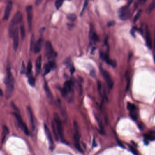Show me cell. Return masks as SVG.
I'll list each match as a JSON object with an SVG mask.
<instances>
[{
	"mask_svg": "<svg viewBox=\"0 0 155 155\" xmlns=\"http://www.w3.org/2000/svg\"><path fill=\"white\" fill-rule=\"evenodd\" d=\"M7 77L5 80V82L6 85V96L8 98L12 95L13 91V79L10 67L9 66L7 68Z\"/></svg>",
	"mask_w": 155,
	"mask_h": 155,
	"instance_id": "cell-1",
	"label": "cell"
},
{
	"mask_svg": "<svg viewBox=\"0 0 155 155\" xmlns=\"http://www.w3.org/2000/svg\"><path fill=\"white\" fill-rule=\"evenodd\" d=\"M74 128V146L75 148L79 152L82 153L83 151L81 148V145H80V134L79 128L78 126L77 122L75 121L73 123Z\"/></svg>",
	"mask_w": 155,
	"mask_h": 155,
	"instance_id": "cell-2",
	"label": "cell"
},
{
	"mask_svg": "<svg viewBox=\"0 0 155 155\" xmlns=\"http://www.w3.org/2000/svg\"><path fill=\"white\" fill-rule=\"evenodd\" d=\"M73 93V84L71 80L66 81L64 84L63 88L61 90L62 96L67 98L69 95H71Z\"/></svg>",
	"mask_w": 155,
	"mask_h": 155,
	"instance_id": "cell-3",
	"label": "cell"
},
{
	"mask_svg": "<svg viewBox=\"0 0 155 155\" xmlns=\"http://www.w3.org/2000/svg\"><path fill=\"white\" fill-rule=\"evenodd\" d=\"M54 120L55 125L56 126V129L58 133V136L61 141H64V134H63V127L61 121H60L59 116L57 114L55 113L54 115Z\"/></svg>",
	"mask_w": 155,
	"mask_h": 155,
	"instance_id": "cell-4",
	"label": "cell"
},
{
	"mask_svg": "<svg viewBox=\"0 0 155 155\" xmlns=\"http://www.w3.org/2000/svg\"><path fill=\"white\" fill-rule=\"evenodd\" d=\"M118 16L121 20L126 21L128 20L130 16V11L129 6H123L118 10Z\"/></svg>",
	"mask_w": 155,
	"mask_h": 155,
	"instance_id": "cell-5",
	"label": "cell"
},
{
	"mask_svg": "<svg viewBox=\"0 0 155 155\" xmlns=\"http://www.w3.org/2000/svg\"><path fill=\"white\" fill-rule=\"evenodd\" d=\"M13 114L14 116H15V117L17 119L18 124L19 127L21 128L22 130L24 131V133L27 135H28L29 134V130H28V128L27 126V125L25 124V123H24V121H23V120L22 119V117H21V116L18 113H13Z\"/></svg>",
	"mask_w": 155,
	"mask_h": 155,
	"instance_id": "cell-6",
	"label": "cell"
},
{
	"mask_svg": "<svg viewBox=\"0 0 155 155\" xmlns=\"http://www.w3.org/2000/svg\"><path fill=\"white\" fill-rule=\"evenodd\" d=\"M100 71L104 79L106 82L108 88L109 89H112L113 86V82L112 80L111 75L108 71L105 70L103 69V68H101Z\"/></svg>",
	"mask_w": 155,
	"mask_h": 155,
	"instance_id": "cell-7",
	"label": "cell"
},
{
	"mask_svg": "<svg viewBox=\"0 0 155 155\" xmlns=\"http://www.w3.org/2000/svg\"><path fill=\"white\" fill-rule=\"evenodd\" d=\"M45 53L47 57L49 59L55 57L56 56V53L54 52L50 41H47L45 43Z\"/></svg>",
	"mask_w": 155,
	"mask_h": 155,
	"instance_id": "cell-8",
	"label": "cell"
},
{
	"mask_svg": "<svg viewBox=\"0 0 155 155\" xmlns=\"http://www.w3.org/2000/svg\"><path fill=\"white\" fill-rule=\"evenodd\" d=\"M127 108L129 111L131 117L134 121L137 120L138 116H137V108L135 107V105L133 104L128 103L127 104Z\"/></svg>",
	"mask_w": 155,
	"mask_h": 155,
	"instance_id": "cell-9",
	"label": "cell"
},
{
	"mask_svg": "<svg viewBox=\"0 0 155 155\" xmlns=\"http://www.w3.org/2000/svg\"><path fill=\"white\" fill-rule=\"evenodd\" d=\"M44 130L45 133H46V135H47V138L48 140L50 150L51 151H53V150H54V147H55L54 142H53V140L52 134H51L50 130H49L48 127L47 126V125L45 124H44Z\"/></svg>",
	"mask_w": 155,
	"mask_h": 155,
	"instance_id": "cell-10",
	"label": "cell"
},
{
	"mask_svg": "<svg viewBox=\"0 0 155 155\" xmlns=\"http://www.w3.org/2000/svg\"><path fill=\"white\" fill-rule=\"evenodd\" d=\"M27 14V22L28 27L30 30H31L32 27V18H33V9L32 6H29L26 8Z\"/></svg>",
	"mask_w": 155,
	"mask_h": 155,
	"instance_id": "cell-11",
	"label": "cell"
},
{
	"mask_svg": "<svg viewBox=\"0 0 155 155\" xmlns=\"http://www.w3.org/2000/svg\"><path fill=\"white\" fill-rule=\"evenodd\" d=\"M13 8V2L11 1H9L7 2L5 10L4 16L3 19L4 20H7L8 19L10 15V12Z\"/></svg>",
	"mask_w": 155,
	"mask_h": 155,
	"instance_id": "cell-12",
	"label": "cell"
},
{
	"mask_svg": "<svg viewBox=\"0 0 155 155\" xmlns=\"http://www.w3.org/2000/svg\"><path fill=\"white\" fill-rule=\"evenodd\" d=\"M22 20V14L21 12H18L15 15L12 21L10 22V24L16 26L21 22Z\"/></svg>",
	"mask_w": 155,
	"mask_h": 155,
	"instance_id": "cell-13",
	"label": "cell"
},
{
	"mask_svg": "<svg viewBox=\"0 0 155 155\" xmlns=\"http://www.w3.org/2000/svg\"><path fill=\"white\" fill-rule=\"evenodd\" d=\"M100 56L101 58L104 60L107 64H108L109 65L112 66L113 67H115L116 66V62L110 59L107 54L101 52Z\"/></svg>",
	"mask_w": 155,
	"mask_h": 155,
	"instance_id": "cell-14",
	"label": "cell"
},
{
	"mask_svg": "<svg viewBox=\"0 0 155 155\" xmlns=\"http://www.w3.org/2000/svg\"><path fill=\"white\" fill-rule=\"evenodd\" d=\"M13 37V38L14 49L16 51L19 45V31L17 27L16 28Z\"/></svg>",
	"mask_w": 155,
	"mask_h": 155,
	"instance_id": "cell-15",
	"label": "cell"
},
{
	"mask_svg": "<svg viewBox=\"0 0 155 155\" xmlns=\"http://www.w3.org/2000/svg\"><path fill=\"white\" fill-rule=\"evenodd\" d=\"M43 40L42 39L40 38L37 40L36 44H35L33 49V52L35 53H38L40 52L43 47Z\"/></svg>",
	"mask_w": 155,
	"mask_h": 155,
	"instance_id": "cell-16",
	"label": "cell"
},
{
	"mask_svg": "<svg viewBox=\"0 0 155 155\" xmlns=\"http://www.w3.org/2000/svg\"><path fill=\"white\" fill-rule=\"evenodd\" d=\"M44 87L45 91V93H46V96H47V98L49 100V101H52V94L50 88H49V87L47 83V82H46V81L45 82L44 84Z\"/></svg>",
	"mask_w": 155,
	"mask_h": 155,
	"instance_id": "cell-17",
	"label": "cell"
},
{
	"mask_svg": "<svg viewBox=\"0 0 155 155\" xmlns=\"http://www.w3.org/2000/svg\"><path fill=\"white\" fill-rule=\"evenodd\" d=\"M55 66V63L54 61H49L47 64H46L44 67V75L50 73L52 69L54 68Z\"/></svg>",
	"mask_w": 155,
	"mask_h": 155,
	"instance_id": "cell-18",
	"label": "cell"
},
{
	"mask_svg": "<svg viewBox=\"0 0 155 155\" xmlns=\"http://www.w3.org/2000/svg\"><path fill=\"white\" fill-rule=\"evenodd\" d=\"M151 36L149 29H148V28H147V27L146 31V42H147V46L150 49H151L152 47V41Z\"/></svg>",
	"mask_w": 155,
	"mask_h": 155,
	"instance_id": "cell-19",
	"label": "cell"
},
{
	"mask_svg": "<svg viewBox=\"0 0 155 155\" xmlns=\"http://www.w3.org/2000/svg\"><path fill=\"white\" fill-rule=\"evenodd\" d=\"M27 115H28V117H29L30 123L31 124L32 128H34V119H33V115L32 110L30 107H28L27 108Z\"/></svg>",
	"mask_w": 155,
	"mask_h": 155,
	"instance_id": "cell-20",
	"label": "cell"
},
{
	"mask_svg": "<svg viewBox=\"0 0 155 155\" xmlns=\"http://www.w3.org/2000/svg\"><path fill=\"white\" fill-rule=\"evenodd\" d=\"M41 61H42V58L41 56H40L37 58L36 61V73L37 75L39 74L41 69Z\"/></svg>",
	"mask_w": 155,
	"mask_h": 155,
	"instance_id": "cell-21",
	"label": "cell"
},
{
	"mask_svg": "<svg viewBox=\"0 0 155 155\" xmlns=\"http://www.w3.org/2000/svg\"><path fill=\"white\" fill-rule=\"evenodd\" d=\"M8 133L9 130L8 128L5 126H3V131H2V135H1V140H2V142L3 143L5 142L6 135L8 134Z\"/></svg>",
	"mask_w": 155,
	"mask_h": 155,
	"instance_id": "cell-22",
	"label": "cell"
},
{
	"mask_svg": "<svg viewBox=\"0 0 155 155\" xmlns=\"http://www.w3.org/2000/svg\"><path fill=\"white\" fill-rule=\"evenodd\" d=\"M52 127L53 132V134H54V137H55V139H56V141H58V139H59V136H58V133H57L56 127H55V124L53 123V122H52Z\"/></svg>",
	"mask_w": 155,
	"mask_h": 155,
	"instance_id": "cell-23",
	"label": "cell"
},
{
	"mask_svg": "<svg viewBox=\"0 0 155 155\" xmlns=\"http://www.w3.org/2000/svg\"><path fill=\"white\" fill-rule=\"evenodd\" d=\"M155 0H153L152 2L150 4V5L149 6L147 10V14L151 13V12H152V10L154 9L155 7Z\"/></svg>",
	"mask_w": 155,
	"mask_h": 155,
	"instance_id": "cell-24",
	"label": "cell"
},
{
	"mask_svg": "<svg viewBox=\"0 0 155 155\" xmlns=\"http://www.w3.org/2000/svg\"><path fill=\"white\" fill-rule=\"evenodd\" d=\"M32 63H31V61H29L28 64H27V70H26V73L27 75H29L31 73V70H32Z\"/></svg>",
	"mask_w": 155,
	"mask_h": 155,
	"instance_id": "cell-25",
	"label": "cell"
},
{
	"mask_svg": "<svg viewBox=\"0 0 155 155\" xmlns=\"http://www.w3.org/2000/svg\"><path fill=\"white\" fill-rule=\"evenodd\" d=\"M91 38L94 42H97L99 40V38L98 35L95 32H92L91 35Z\"/></svg>",
	"mask_w": 155,
	"mask_h": 155,
	"instance_id": "cell-26",
	"label": "cell"
},
{
	"mask_svg": "<svg viewBox=\"0 0 155 155\" xmlns=\"http://www.w3.org/2000/svg\"><path fill=\"white\" fill-rule=\"evenodd\" d=\"M142 10H138V12L136 14L133 19L134 22V23H135V22H137L138 20V19L140 17L141 15H142Z\"/></svg>",
	"mask_w": 155,
	"mask_h": 155,
	"instance_id": "cell-27",
	"label": "cell"
},
{
	"mask_svg": "<svg viewBox=\"0 0 155 155\" xmlns=\"http://www.w3.org/2000/svg\"><path fill=\"white\" fill-rule=\"evenodd\" d=\"M63 1H64V0H56V2H55V6L57 9H58L61 7L63 4Z\"/></svg>",
	"mask_w": 155,
	"mask_h": 155,
	"instance_id": "cell-28",
	"label": "cell"
},
{
	"mask_svg": "<svg viewBox=\"0 0 155 155\" xmlns=\"http://www.w3.org/2000/svg\"><path fill=\"white\" fill-rule=\"evenodd\" d=\"M20 30H21V34L22 39H24L26 36V31H25L24 26H21Z\"/></svg>",
	"mask_w": 155,
	"mask_h": 155,
	"instance_id": "cell-29",
	"label": "cell"
},
{
	"mask_svg": "<svg viewBox=\"0 0 155 155\" xmlns=\"http://www.w3.org/2000/svg\"><path fill=\"white\" fill-rule=\"evenodd\" d=\"M95 118H96V120H97V122H98V124H99L100 128L101 131V132H102V133H103V125H102L101 121L99 119V118H98V117H97V115H95Z\"/></svg>",
	"mask_w": 155,
	"mask_h": 155,
	"instance_id": "cell-30",
	"label": "cell"
},
{
	"mask_svg": "<svg viewBox=\"0 0 155 155\" xmlns=\"http://www.w3.org/2000/svg\"><path fill=\"white\" fill-rule=\"evenodd\" d=\"M153 134H154V132L152 134H147L145 135V138L147 140H150V141H154L155 140V138H154V135H152Z\"/></svg>",
	"mask_w": 155,
	"mask_h": 155,
	"instance_id": "cell-31",
	"label": "cell"
},
{
	"mask_svg": "<svg viewBox=\"0 0 155 155\" xmlns=\"http://www.w3.org/2000/svg\"><path fill=\"white\" fill-rule=\"evenodd\" d=\"M67 18L69 20H70L71 22H73L75 20H76L77 18V16L75 14H70L68 15L67 16Z\"/></svg>",
	"mask_w": 155,
	"mask_h": 155,
	"instance_id": "cell-32",
	"label": "cell"
},
{
	"mask_svg": "<svg viewBox=\"0 0 155 155\" xmlns=\"http://www.w3.org/2000/svg\"><path fill=\"white\" fill-rule=\"evenodd\" d=\"M126 82H127V85H126V90H128L130 84V78L129 75H128V72H126Z\"/></svg>",
	"mask_w": 155,
	"mask_h": 155,
	"instance_id": "cell-33",
	"label": "cell"
},
{
	"mask_svg": "<svg viewBox=\"0 0 155 155\" xmlns=\"http://www.w3.org/2000/svg\"><path fill=\"white\" fill-rule=\"evenodd\" d=\"M28 82L31 86H34L35 84V81L34 78L32 77H30L28 79Z\"/></svg>",
	"mask_w": 155,
	"mask_h": 155,
	"instance_id": "cell-34",
	"label": "cell"
},
{
	"mask_svg": "<svg viewBox=\"0 0 155 155\" xmlns=\"http://www.w3.org/2000/svg\"><path fill=\"white\" fill-rule=\"evenodd\" d=\"M34 37L32 36L31 39V41H30V49L31 51H33V47L34 46Z\"/></svg>",
	"mask_w": 155,
	"mask_h": 155,
	"instance_id": "cell-35",
	"label": "cell"
},
{
	"mask_svg": "<svg viewBox=\"0 0 155 155\" xmlns=\"http://www.w3.org/2000/svg\"><path fill=\"white\" fill-rule=\"evenodd\" d=\"M26 71V68H25V64L24 62H22V68H21V73L22 74H24Z\"/></svg>",
	"mask_w": 155,
	"mask_h": 155,
	"instance_id": "cell-36",
	"label": "cell"
},
{
	"mask_svg": "<svg viewBox=\"0 0 155 155\" xmlns=\"http://www.w3.org/2000/svg\"><path fill=\"white\" fill-rule=\"evenodd\" d=\"M12 107H13V109L15 111V112H17L18 113V112H19V110L16 107V105H15V104L14 103H12Z\"/></svg>",
	"mask_w": 155,
	"mask_h": 155,
	"instance_id": "cell-37",
	"label": "cell"
},
{
	"mask_svg": "<svg viewBox=\"0 0 155 155\" xmlns=\"http://www.w3.org/2000/svg\"><path fill=\"white\" fill-rule=\"evenodd\" d=\"M132 153H133L134 154H135V155H137L138 154V152H137V151H136L134 147H131V146H130L129 147Z\"/></svg>",
	"mask_w": 155,
	"mask_h": 155,
	"instance_id": "cell-38",
	"label": "cell"
},
{
	"mask_svg": "<svg viewBox=\"0 0 155 155\" xmlns=\"http://www.w3.org/2000/svg\"><path fill=\"white\" fill-rule=\"evenodd\" d=\"M87 0H86V1H85V3H84V6H83V7L82 10L81 15H82V13L84 12V10H85L86 7H87Z\"/></svg>",
	"mask_w": 155,
	"mask_h": 155,
	"instance_id": "cell-39",
	"label": "cell"
},
{
	"mask_svg": "<svg viewBox=\"0 0 155 155\" xmlns=\"http://www.w3.org/2000/svg\"><path fill=\"white\" fill-rule=\"evenodd\" d=\"M43 0H36V5H39L41 2H43Z\"/></svg>",
	"mask_w": 155,
	"mask_h": 155,
	"instance_id": "cell-40",
	"label": "cell"
},
{
	"mask_svg": "<svg viewBox=\"0 0 155 155\" xmlns=\"http://www.w3.org/2000/svg\"><path fill=\"white\" fill-rule=\"evenodd\" d=\"M115 25V22H108V25L110 27V26H113V25Z\"/></svg>",
	"mask_w": 155,
	"mask_h": 155,
	"instance_id": "cell-41",
	"label": "cell"
},
{
	"mask_svg": "<svg viewBox=\"0 0 155 155\" xmlns=\"http://www.w3.org/2000/svg\"><path fill=\"white\" fill-rule=\"evenodd\" d=\"M135 29H131V34L132 35V36L135 37Z\"/></svg>",
	"mask_w": 155,
	"mask_h": 155,
	"instance_id": "cell-42",
	"label": "cell"
},
{
	"mask_svg": "<svg viewBox=\"0 0 155 155\" xmlns=\"http://www.w3.org/2000/svg\"><path fill=\"white\" fill-rule=\"evenodd\" d=\"M132 1H133V0H128V6H129L131 3H132Z\"/></svg>",
	"mask_w": 155,
	"mask_h": 155,
	"instance_id": "cell-43",
	"label": "cell"
},
{
	"mask_svg": "<svg viewBox=\"0 0 155 155\" xmlns=\"http://www.w3.org/2000/svg\"><path fill=\"white\" fill-rule=\"evenodd\" d=\"M0 96H3V91H2V90L1 89H0Z\"/></svg>",
	"mask_w": 155,
	"mask_h": 155,
	"instance_id": "cell-44",
	"label": "cell"
}]
</instances>
